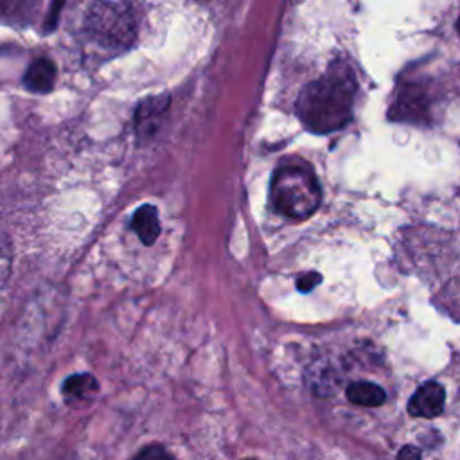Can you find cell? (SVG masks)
Masks as SVG:
<instances>
[{"label": "cell", "instance_id": "1", "mask_svg": "<svg viewBox=\"0 0 460 460\" xmlns=\"http://www.w3.org/2000/svg\"><path fill=\"white\" fill-rule=\"evenodd\" d=\"M358 83L343 61H334L323 75L309 83L298 95L296 115L314 133H332L352 119Z\"/></svg>", "mask_w": 460, "mask_h": 460}, {"label": "cell", "instance_id": "2", "mask_svg": "<svg viewBox=\"0 0 460 460\" xmlns=\"http://www.w3.org/2000/svg\"><path fill=\"white\" fill-rule=\"evenodd\" d=\"M277 212L293 219L309 217L320 205L322 190L309 164L288 158L275 169L270 187Z\"/></svg>", "mask_w": 460, "mask_h": 460}, {"label": "cell", "instance_id": "3", "mask_svg": "<svg viewBox=\"0 0 460 460\" xmlns=\"http://www.w3.org/2000/svg\"><path fill=\"white\" fill-rule=\"evenodd\" d=\"M84 31L95 43L124 50L138 34L135 7L128 2H93L84 14Z\"/></svg>", "mask_w": 460, "mask_h": 460}, {"label": "cell", "instance_id": "4", "mask_svg": "<svg viewBox=\"0 0 460 460\" xmlns=\"http://www.w3.org/2000/svg\"><path fill=\"white\" fill-rule=\"evenodd\" d=\"M431 115V88L424 81H410L399 88V93L388 110V119L410 124H428Z\"/></svg>", "mask_w": 460, "mask_h": 460}, {"label": "cell", "instance_id": "5", "mask_svg": "<svg viewBox=\"0 0 460 460\" xmlns=\"http://www.w3.org/2000/svg\"><path fill=\"white\" fill-rule=\"evenodd\" d=\"M169 104H171L169 93L149 95L140 101V104L135 110V133L138 135V138L142 140L149 138L158 131L169 110Z\"/></svg>", "mask_w": 460, "mask_h": 460}, {"label": "cell", "instance_id": "6", "mask_svg": "<svg viewBox=\"0 0 460 460\" xmlns=\"http://www.w3.org/2000/svg\"><path fill=\"white\" fill-rule=\"evenodd\" d=\"M446 402V390L437 381H426L420 385L408 402V411L413 417L431 419L437 417L444 410Z\"/></svg>", "mask_w": 460, "mask_h": 460}, {"label": "cell", "instance_id": "7", "mask_svg": "<svg viewBox=\"0 0 460 460\" xmlns=\"http://www.w3.org/2000/svg\"><path fill=\"white\" fill-rule=\"evenodd\" d=\"M56 81V66L47 58L34 59L23 74V84L34 93H47L52 90Z\"/></svg>", "mask_w": 460, "mask_h": 460}, {"label": "cell", "instance_id": "8", "mask_svg": "<svg viewBox=\"0 0 460 460\" xmlns=\"http://www.w3.org/2000/svg\"><path fill=\"white\" fill-rule=\"evenodd\" d=\"M131 230H135V234L146 246H151L160 235V221L156 208L153 205L138 207L131 217Z\"/></svg>", "mask_w": 460, "mask_h": 460}, {"label": "cell", "instance_id": "9", "mask_svg": "<svg viewBox=\"0 0 460 460\" xmlns=\"http://www.w3.org/2000/svg\"><path fill=\"white\" fill-rule=\"evenodd\" d=\"M97 390H99V385L92 374H74L65 379L61 388L63 397L68 402L88 401L97 394Z\"/></svg>", "mask_w": 460, "mask_h": 460}, {"label": "cell", "instance_id": "10", "mask_svg": "<svg viewBox=\"0 0 460 460\" xmlns=\"http://www.w3.org/2000/svg\"><path fill=\"white\" fill-rule=\"evenodd\" d=\"M347 399L358 406H381L386 399V394L381 386L368 381H354L347 386Z\"/></svg>", "mask_w": 460, "mask_h": 460}, {"label": "cell", "instance_id": "11", "mask_svg": "<svg viewBox=\"0 0 460 460\" xmlns=\"http://www.w3.org/2000/svg\"><path fill=\"white\" fill-rule=\"evenodd\" d=\"M11 270H13V246L7 234L0 230V289L5 288V284L9 282Z\"/></svg>", "mask_w": 460, "mask_h": 460}, {"label": "cell", "instance_id": "12", "mask_svg": "<svg viewBox=\"0 0 460 460\" xmlns=\"http://www.w3.org/2000/svg\"><path fill=\"white\" fill-rule=\"evenodd\" d=\"M135 460H176L165 447L158 446V444H151L146 446L144 449H140L135 456Z\"/></svg>", "mask_w": 460, "mask_h": 460}, {"label": "cell", "instance_id": "13", "mask_svg": "<svg viewBox=\"0 0 460 460\" xmlns=\"http://www.w3.org/2000/svg\"><path fill=\"white\" fill-rule=\"evenodd\" d=\"M320 280H322V277H320L316 271L304 273L302 277H298V279H296V288H298V291L307 293V291H311V289H313Z\"/></svg>", "mask_w": 460, "mask_h": 460}, {"label": "cell", "instance_id": "14", "mask_svg": "<svg viewBox=\"0 0 460 460\" xmlns=\"http://www.w3.org/2000/svg\"><path fill=\"white\" fill-rule=\"evenodd\" d=\"M397 460H420V451L415 446H404L399 451Z\"/></svg>", "mask_w": 460, "mask_h": 460}, {"label": "cell", "instance_id": "15", "mask_svg": "<svg viewBox=\"0 0 460 460\" xmlns=\"http://www.w3.org/2000/svg\"><path fill=\"white\" fill-rule=\"evenodd\" d=\"M456 29H458V34H460V16H458V22H456Z\"/></svg>", "mask_w": 460, "mask_h": 460}]
</instances>
